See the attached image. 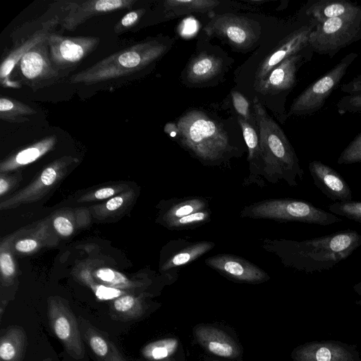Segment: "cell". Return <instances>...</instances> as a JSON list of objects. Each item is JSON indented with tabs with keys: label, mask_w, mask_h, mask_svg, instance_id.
Wrapping results in <instances>:
<instances>
[{
	"label": "cell",
	"mask_w": 361,
	"mask_h": 361,
	"mask_svg": "<svg viewBox=\"0 0 361 361\" xmlns=\"http://www.w3.org/2000/svg\"><path fill=\"white\" fill-rule=\"evenodd\" d=\"M145 312L141 295L132 293L123 295L111 301L112 318L122 321H132L140 317Z\"/></svg>",
	"instance_id": "32"
},
{
	"label": "cell",
	"mask_w": 361,
	"mask_h": 361,
	"mask_svg": "<svg viewBox=\"0 0 361 361\" xmlns=\"http://www.w3.org/2000/svg\"><path fill=\"white\" fill-rule=\"evenodd\" d=\"M215 246L214 243L208 240L191 242L185 239L171 241L168 251L160 264V271L166 272L175 270L191 263L209 252Z\"/></svg>",
	"instance_id": "20"
},
{
	"label": "cell",
	"mask_w": 361,
	"mask_h": 361,
	"mask_svg": "<svg viewBox=\"0 0 361 361\" xmlns=\"http://www.w3.org/2000/svg\"><path fill=\"white\" fill-rule=\"evenodd\" d=\"M137 194L133 188H130L104 202L88 207L93 218L102 221H111L123 217L130 212Z\"/></svg>",
	"instance_id": "25"
},
{
	"label": "cell",
	"mask_w": 361,
	"mask_h": 361,
	"mask_svg": "<svg viewBox=\"0 0 361 361\" xmlns=\"http://www.w3.org/2000/svg\"><path fill=\"white\" fill-rule=\"evenodd\" d=\"M56 142V137L49 136L10 155L1 161L0 173H8L35 161L51 150Z\"/></svg>",
	"instance_id": "26"
},
{
	"label": "cell",
	"mask_w": 361,
	"mask_h": 361,
	"mask_svg": "<svg viewBox=\"0 0 361 361\" xmlns=\"http://www.w3.org/2000/svg\"><path fill=\"white\" fill-rule=\"evenodd\" d=\"M96 37H65L52 32L47 38L51 61L60 71L71 68L80 63L98 46Z\"/></svg>",
	"instance_id": "10"
},
{
	"label": "cell",
	"mask_w": 361,
	"mask_h": 361,
	"mask_svg": "<svg viewBox=\"0 0 361 361\" xmlns=\"http://www.w3.org/2000/svg\"><path fill=\"white\" fill-rule=\"evenodd\" d=\"M18 63L22 78L32 89L50 84L60 77V71L51 61L47 39L27 52Z\"/></svg>",
	"instance_id": "12"
},
{
	"label": "cell",
	"mask_w": 361,
	"mask_h": 361,
	"mask_svg": "<svg viewBox=\"0 0 361 361\" xmlns=\"http://www.w3.org/2000/svg\"><path fill=\"white\" fill-rule=\"evenodd\" d=\"M211 214V210L209 208L171 221L163 226L169 230L180 231L193 229L210 221Z\"/></svg>",
	"instance_id": "37"
},
{
	"label": "cell",
	"mask_w": 361,
	"mask_h": 361,
	"mask_svg": "<svg viewBox=\"0 0 361 361\" xmlns=\"http://www.w3.org/2000/svg\"><path fill=\"white\" fill-rule=\"evenodd\" d=\"M310 45L304 50L282 61L260 82L255 84L256 90L263 94H274L291 90L296 83L298 71L309 61L313 54Z\"/></svg>",
	"instance_id": "16"
},
{
	"label": "cell",
	"mask_w": 361,
	"mask_h": 361,
	"mask_svg": "<svg viewBox=\"0 0 361 361\" xmlns=\"http://www.w3.org/2000/svg\"><path fill=\"white\" fill-rule=\"evenodd\" d=\"M211 269L229 280L250 284H259L269 280L262 269L250 261L231 254H218L205 259Z\"/></svg>",
	"instance_id": "13"
},
{
	"label": "cell",
	"mask_w": 361,
	"mask_h": 361,
	"mask_svg": "<svg viewBox=\"0 0 361 361\" xmlns=\"http://www.w3.org/2000/svg\"><path fill=\"white\" fill-rule=\"evenodd\" d=\"M311 20L286 35L260 63L255 73V84L262 80L277 65L309 47V37L315 26Z\"/></svg>",
	"instance_id": "15"
},
{
	"label": "cell",
	"mask_w": 361,
	"mask_h": 361,
	"mask_svg": "<svg viewBox=\"0 0 361 361\" xmlns=\"http://www.w3.org/2000/svg\"><path fill=\"white\" fill-rule=\"evenodd\" d=\"M6 305H7V301L1 300V308H0V315H1V317L3 315V313H4L5 307H6Z\"/></svg>",
	"instance_id": "49"
},
{
	"label": "cell",
	"mask_w": 361,
	"mask_h": 361,
	"mask_svg": "<svg viewBox=\"0 0 361 361\" xmlns=\"http://www.w3.org/2000/svg\"><path fill=\"white\" fill-rule=\"evenodd\" d=\"M78 162V159L71 156H64L54 160L47 165L30 184L2 200L0 209H14L40 200L56 188Z\"/></svg>",
	"instance_id": "8"
},
{
	"label": "cell",
	"mask_w": 361,
	"mask_h": 361,
	"mask_svg": "<svg viewBox=\"0 0 361 361\" xmlns=\"http://www.w3.org/2000/svg\"><path fill=\"white\" fill-rule=\"evenodd\" d=\"M91 273L99 283L111 288L128 291L143 286L142 282L133 281L125 274L109 267H96L94 262H89Z\"/></svg>",
	"instance_id": "34"
},
{
	"label": "cell",
	"mask_w": 361,
	"mask_h": 361,
	"mask_svg": "<svg viewBox=\"0 0 361 361\" xmlns=\"http://www.w3.org/2000/svg\"><path fill=\"white\" fill-rule=\"evenodd\" d=\"M293 361H361L355 345L339 341H314L294 349Z\"/></svg>",
	"instance_id": "14"
},
{
	"label": "cell",
	"mask_w": 361,
	"mask_h": 361,
	"mask_svg": "<svg viewBox=\"0 0 361 361\" xmlns=\"http://www.w3.org/2000/svg\"><path fill=\"white\" fill-rule=\"evenodd\" d=\"M135 0H90L67 1L68 12L62 20V27L75 30L90 18L123 8H131Z\"/></svg>",
	"instance_id": "18"
},
{
	"label": "cell",
	"mask_w": 361,
	"mask_h": 361,
	"mask_svg": "<svg viewBox=\"0 0 361 361\" xmlns=\"http://www.w3.org/2000/svg\"><path fill=\"white\" fill-rule=\"evenodd\" d=\"M88 208L61 209L51 216L53 228L59 237L68 238L78 231L87 227L91 221Z\"/></svg>",
	"instance_id": "24"
},
{
	"label": "cell",
	"mask_w": 361,
	"mask_h": 361,
	"mask_svg": "<svg viewBox=\"0 0 361 361\" xmlns=\"http://www.w3.org/2000/svg\"><path fill=\"white\" fill-rule=\"evenodd\" d=\"M73 276L80 283L88 287L100 300H113L128 291L111 288L98 283L92 276L89 263L81 262L73 271Z\"/></svg>",
	"instance_id": "31"
},
{
	"label": "cell",
	"mask_w": 361,
	"mask_h": 361,
	"mask_svg": "<svg viewBox=\"0 0 361 361\" xmlns=\"http://www.w3.org/2000/svg\"><path fill=\"white\" fill-rule=\"evenodd\" d=\"M59 23L56 18L46 22L42 27L34 32L32 35L18 47L12 49L3 60L0 67V79L3 85H7L9 74L20 59L31 49L46 40L53 32V28Z\"/></svg>",
	"instance_id": "22"
},
{
	"label": "cell",
	"mask_w": 361,
	"mask_h": 361,
	"mask_svg": "<svg viewBox=\"0 0 361 361\" xmlns=\"http://www.w3.org/2000/svg\"><path fill=\"white\" fill-rule=\"evenodd\" d=\"M253 110L259 131L263 183L266 179L271 183L284 180L290 186L298 185L304 171L293 146L257 97Z\"/></svg>",
	"instance_id": "2"
},
{
	"label": "cell",
	"mask_w": 361,
	"mask_h": 361,
	"mask_svg": "<svg viewBox=\"0 0 361 361\" xmlns=\"http://www.w3.org/2000/svg\"><path fill=\"white\" fill-rule=\"evenodd\" d=\"M42 361H53V360H52V359H51V358H50V357H47V358H45V359L42 360Z\"/></svg>",
	"instance_id": "50"
},
{
	"label": "cell",
	"mask_w": 361,
	"mask_h": 361,
	"mask_svg": "<svg viewBox=\"0 0 361 361\" xmlns=\"http://www.w3.org/2000/svg\"><path fill=\"white\" fill-rule=\"evenodd\" d=\"M354 292L359 296V299L355 301V304L361 306V281L353 285Z\"/></svg>",
	"instance_id": "48"
},
{
	"label": "cell",
	"mask_w": 361,
	"mask_h": 361,
	"mask_svg": "<svg viewBox=\"0 0 361 361\" xmlns=\"http://www.w3.org/2000/svg\"><path fill=\"white\" fill-rule=\"evenodd\" d=\"M308 168L314 184L328 198L335 202L353 200L349 185L335 169L318 160L310 161Z\"/></svg>",
	"instance_id": "19"
},
{
	"label": "cell",
	"mask_w": 361,
	"mask_h": 361,
	"mask_svg": "<svg viewBox=\"0 0 361 361\" xmlns=\"http://www.w3.org/2000/svg\"><path fill=\"white\" fill-rule=\"evenodd\" d=\"M357 56L355 52L346 54L331 70L310 85L293 100L288 115L310 116L320 111Z\"/></svg>",
	"instance_id": "7"
},
{
	"label": "cell",
	"mask_w": 361,
	"mask_h": 361,
	"mask_svg": "<svg viewBox=\"0 0 361 361\" xmlns=\"http://www.w3.org/2000/svg\"><path fill=\"white\" fill-rule=\"evenodd\" d=\"M49 324L63 345L66 352L75 360L85 357V349L78 320L66 300L60 296L47 299Z\"/></svg>",
	"instance_id": "9"
},
{
	"label": "cell",
	"mask_w": 361,
	"mask_h": 361,
	"mask_svg": "<svg viewBox=\"0 0 361 361\" xmlns=\"http://www.w3.org/2000/svg\"><path fill=\"white\" fill-rule=\"evenodd\" d=\"M360 9L361 6L345 0H319L309 1L304 12L309 20L317 23L351 14Z\"/></svg>",
	"instance_id": "27"
},
{
	"label": "cell",
	"mask_w": 361,
	"mask_h": 361,
	"mask_svg": "<svg viewBox=\"0 0 361 361\" xmlns=\"http://www.w3.org/2000/svg\"><path fill=\"white\" fill-rule=\"evenodd\" d=\"M221 67L222 61L220 58L202 53L189 63L186 77L190 83H201L216 76L221 71Z\"/></svg>",
	"instance_id": "30"
},
{
	"label": "cell",
	"mask_w": 361,
	"mask_h": 361,
	"mask_svg": "<svg viewBox=\"0 0 361 361\" xmlns=\"http://www.w3.org/2000/svg\"><path fill=\"white\" fill-rule=\"evenodd\" d=\"M27 338L22 326H11L1 331L0 361H23Z\"/></svg>",
	"instance_id": "29"
},
{
	"label": "cell",
	"mask_w": 361,
	"mask_h": 361,
	"mask_svg": "<svg viewBox=\"0 0 361 361\" xmlns=\"http://www.w3.org/2000/svg\"><path fill=\"white\" fill-rule=\"evenodd\" d=\"M262 246L286 267L310 274L333 269L349 257L361 246V233L345 230L300 241L265 239Z\"/></svg>",
	"instance_id": "1"
},
{
	"label": "cell",
	"mask_w": 361,
	"mask_h": 361,
	"mask_svg": "<svg viewBox=\"0 0 361 361\" xmlns=\"http://www.w3.org/2000/svg\"><path fill=\"white\" fill-rule=\"evenodd\" d=\"M82 338L98 361H126L115 344L101 331L80 317L78 320Z\"/></svg>",
	"instance_id": "21"
},
{
	"label": "cell",
	"mask_w": 361,
	"mask_h": 361,
	"mask_svg": "<svg viewBox=\"0 0 361 361\" xmlns=\"http://www.w3.org/2000/svg\"><path fill=\"white\" fill-rule=\"evenodd\" d=\"M178 346V341L166 338L148 343L142 350V355L151 360L164 359L174 353Z\"/></svg>",
	"instance_id": "38"
},
{
	"label": "cell",
	"mask_w": 361,
	"mask_h": 361,
	"mask_svg": "<svg viewBox=\"0 0 361 361\" xmlns=\"http://www.w3.org/2000/svg\"><path fill=\"white\" fill-rule=\"evenodd\" d=\"M219 3L214 0H167L164 2V8L167 17H176L207 12L218 6Z\"/></svg>",
	"instance_id": "35"
},
{
	"label": "cell",
	"mask_w": 361,
	"mask_h": 361,
	"mask_svg": "<svg viewBox=\"0 0 361 361\" xmlns=\"http://www.w3.org/2000/svg\"><path fill=\"white\" fill-rule=\"evenodd\" d=\"M361 162V133L343 150L337 159L338 164H350Z\"/></svg>",
	"instance_id": "41"
},
{
	"label": "cell",
	"mask_w": 361,
	"mask_h": 361,
	"mask_svg": "<svg viewBox=\"0 0 361 361\" xmlns=\"http://www.w3.org/2000/svg\"><path fill=\"white\" fill-rule=\"evenodd\" d=\"M198 342L211 353L228 358H234L240 353L236 343L224 331L207 326L195 329Z\"/></svg>",
	"instance_id": "23"
},
{
	"label": "cell",
	"mask_w": 361,
	"mask_h": 361,
	"mask_svg": "<svg viewBox=\"0 0 361 361\" xmlns=\"http://www.w3.org/2000/svg\"><path fill=\"white\" fill-rule=\"evenodd\" d=\"M336 108L341 115L361 114V92L342 97L336 103Z\"/></svg>",
	"instance_id": "42"
},
{
	"label": "cell",
	"mask_w": 361,
	"mask_h": 361,
	"mask_svg": "<svg viewBox=\"0 0 361 361\" xmlns=\"http://www.w3.org/2000/svg\"><path fill=\"white\" fill-rule=\"evenodd\" d=\"M341 92L348 94H357L361 92V74L353 78L350 81L341 86Z\"/></svg>",
	"instance_id": "46"
},
{
	"label": "cell",
	"mask_w": 361,
	"mask_h": 361,
	"mask_svg": "<svg viewBox=\"0 0 361 361\" xmlns=\"http://www.w3.org/2000/svg\"><path fill=\"white\" fill-rule=\"evenodd\" d=\"M180 145L205 166H219L234 151L226 131L202 111H190L177 123Z\"/></svg>",
	"instance_id": "3"
},
{
	"label": "cell",
	"mask_w": 361,
	"mask_h": 361,
	"mask_svg": "<svg viewBox=\"0 0 361 361\" xmlns=\"http://www.w3.org/2000/svg\"><path fill=\"white\" fill-rule=\"evenodd\" d=\"M130 188V185L126 183L109 184L88 191L80 196L77 201L81 203L109 200Z\"/></svg>",
	"instance_id": "39"
},
{
	"label": "cell",
	"mask_w": 361,
	"mask_h": 361,
	"mask_svg": "<svg viewBox=\"0 0 361 361\" xmlns=\"http://www.w3.org/2000/svg\"><path fill=\"white\" fill-rule=\"evenodd\" d=\"M59 239L49 216L18 230L13 245V252L18 256L31 255L43 248L56 246Z\"/></svg>",
	"instance_id": "17"
},
{
	"label": "cell",
	"mask_w": 361,
	"mask_h": 361,
	"mask_svg": "<svg viewBox=\"0 0 361 361\" xmlns=\"http://www.w3.org/2000/svg\"><path fill=\"white\" fill-rule=\"evenodd\" d=\"M361 40V9L317 23L309 37L314 53L334 57L342 49Z\"/></svg>",
	"instance_id": "6"
},
{
	"label": "cell",
	"mask_w": 361,
	"mask_h": 361,
	"mask_svg": "<svg viewBox=\"0 0 361 361\" xmlns=\"http://www.w3.org/2000/svg\"><path fill=\"white\" fill-rule=\"evenodd\" d=\"M22 179L20 172L13 175L0 173V197L4 196L13 189Z\"/></svg>",
	"instance_id": "44"
},
{
	"label": "cell",
	"mask_w": 361,
	"mask_h": 361,
	"mask_svg": "<svg viewBox=\"0 0 361 361\" xmlns=\"http://www.w3.org/2000/svg\"><path fill=\"white\" fill-rule=\"evenodd\" d=\"M34 114H36V111L23 102L7 97H1L0 99V118L1 120L12 123H21L27 121V117Z\"/></svg>",
	"instance_id": "36"
},
{
	"label": "cell",
	"mask_w": 361,
	"mask_h": 361,
	"mask_svg": "<svg viewBox=\"0 0 361 361\" xmlns=\"http://www.w3.org/2000/svg\"><path fill=\"white\" fill-rule=\"evenodd\" d=\"M145 13V10L144 8L128 12L114 26V32L119 34L125 30L133 27L138 22Z\"/></svg>",
	"instance_id": "43"
},
{
	"label": "cell",
	"mask_w": 361,
	"mask_h": 361,
	"mask_svg": "<svg viewBox=\"0 0 361 361\" xmlns=\"http://www.w3.org/2000/svg\"><path fill=\"white\" fill-rule=\"evenodd\" d=\"M164 130L169 134L171 137H176L178 133V128L177 124L167 123L165 126Z\"/></svg>",
	"instance_id": "47"
},
{
	"label": "cell",
	"mask_w": 361,
	"mask_h": 361,
	"mask_svg": "<svg viewBox=\"0 0 361 361\" xmlns=\"http://www.w3.org/2000/svg\"><path fill=\"white\" fill-rule=\"evenodd\" d=\"M240 216L320 226L342 221L340 217L330 212L322 209L306 200L293 198L268 199L254 202L245 206L240 212Z\"/></svg>",
	"instance_id": "5"
},
{
	"label": "cell",
	"mask_w": 361,
	"mask_h": 361,
	"mask_svg": "<svg viewBox=\"0 0 361 361\" xmlns=\"http://www.w3.org/2000/svg\"><path fill=\"white\" fill-rule=\"evenodd\" d=\"M209 209V200L203 197L173 198L162 206L158 221L161 225L190 214Z\"/></svg>",
	"instance_id": "28"
},
{
	"label": "cell",
	"mask_w": 361,
	"mask_h": 361,
	"mask_svg": "<svg viewBox=\"0 0 361 361\" xmlns=\"http://www.w3.org/2000/svg\"><path fill=\"white\" fill-rule=\"evenodd\" d=\"M233 104L237 113L240 117L249 120L250 118L249 102L247 99L240 92L233 91L231 92Z\"/></svg>",
	"instance_id": "45"
},
{
	"label": "cell",
	"mask_w": 361,
	"mask_h": 361,
	"mask_svg": "<svg viewBox=\"0 0 361 361\" xmlns=\"http://www.w3.org/2000/svg\"><path fill=\"white\" fill-rule=\"evenodd\" d=\"M18 231L3 238L0 242L1 285L11 286L17 276L18 269L13 250V245Z\"/></svg>",
	"instance_id": "33"
},
{
	"label": "cell",
	"mask_w": 361,
	"mask_h": 361,
	"mask_svg": "<svg viewBox=\"0 0 361 361\" xmlns=\"http://www.w3.org/2000/svg\"><path fill=\"white\" fill-rule=\"evenodd\" d=\"M168 45L152 39L118 51L72 75L73 84L96 85L137 73L161 57Z\"/></svg>",
	"instance_id": "4"
},
{
	"label": "cell",
	"mask_w": 361,
	"mask_h": 361,
	"mask_svg": "<svg viewBox=\"0 0 361 361\" xmlns=\"http://www.w3.org/2000/svg\"><path fill=\"white\" fill-rule=\"evenodd\" d=\"M204 30L208 35L226 39L240 49L251 47L259 37V28H257L256 22L230 13L213 16Z\"/></svg>",
	"instance_id": "11"
},
{
	"label": "cell",
	"mask_w": 361,
	"mask_h": 361,
	"mask_svg": "<svg viewBox=\"0 0 361 361\" xmlns=\"http://www.w3.org/2000/svg\"><path fill=\"white\" fill-rule=\"evenodd\" d=\"M328 209L334 214L343 216L361 224V202L360 201L351 200L334 202L329 204Z\"/></svg>",
	"instance_id": "40"
}]
</instances>
